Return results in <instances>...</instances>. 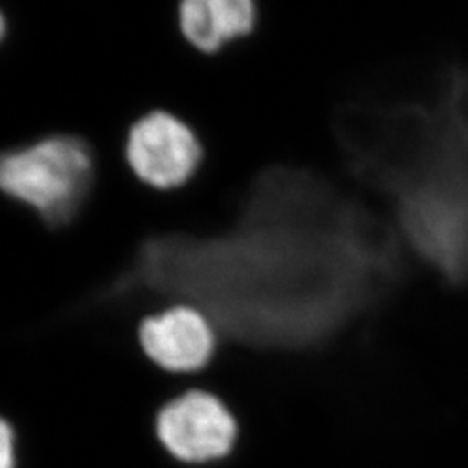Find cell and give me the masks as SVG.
<instances>
[{
    "label": "cell",
    "instance_id": "3",
    "mask_svg": "<svg viewBox=\"0 0 468 468\" xmlns=\"http://www.w3.org/2000/svg\"><path fill=\"white\" fill-rule=\"evenodd\" d=\"M125 160L135 177L158 191L187 185L203 162L197 133L181 118L156 110L139 118L125 143Z\"/></svg>",
    "mask_w": 468,
    "mask_h": 468
},
{
    "label": "cell",
    "instance_id": "4",
    "mask_svg": "<svg viewBox=\"0 0 468 468\" xmlns=\"http://www.w3.org/2000/svg\"><path fill=\"white\" fill-rule=\"evenodd\" d=\"M139 342L156 368L174 377H197L214 361L218 335L200 307L179 302L144 319Z\"/></svg>",
    "mask_w": 468,
    "mask_h": 468
},
{
    "label": "cell",
    "instance_id": "5",
    "mask_svg": "<svg viewBox=\"0 0 468 468\" xmlns=\"http://www.w3.org/2000/svg\"><path fill=\"white\" fill-rule=\"evenodd\" d=\"M259 21L257 0H181L179 28L187 44L218 54L250 37Z\"/></svg>",
    "mask_w": 468,
    "mask_h": 468
},
{
    "label": "cell",
    "instance_id": "2",
    "mask_svg": "<svg viewBox=\"0 0 468 468\" xmlns=\"http://www.w3.org/2000/svg\"><path fill=\"white\" fill-rule=\"evenodd\" d=\"M156 434L172 456L187 463H205L231 452L238 421L216 392L189 387L160 408Z\"/></svg>",
    "mask_w": 468,
    "mask_h": 468
},
{
    "label": "cell",
    "instance_id": "6",
    "mask_svg": "<svg viewBox=\"0 0 468 468\" xmlns=\"http://www.w3.org/2000/svg\"><path fill=\"white\" fill-rule=\"evenodd\" d=\"M16 467V448L13 427L0 419V468Z\"/></svg>",
    "mask_w": 468,
    "mask_h": 468
},
{
    "label": "cell",
    "instance_id": "7",
    "mask_svg": "<svg viewBox=\"0 0 468 468\" xmlns=\"http://www.w3.org/2000/svg\"><path fill=\"white\" fill-rule=\"evenodd\" d=\"M5 34H7V21H5V16L0 11V44L5 38Z\"/></svg>",
    "mask_w": 468,
    "mask_h": 468
},
{
    "label": "cell",
    "instance_id": "1",
    "mask_svg": "<svg viewBox=\"0 0 468 468\" xmlns=\"http://www.w3.org/2000/svg\"><path fill=\"white\" fill-rule=\"evenodd\" d=\"M96 176L92 146L79 135H49L0 153V191L50 226L67 224Z\"/></svg>",
    "mask_w": 468,
    "mask_h": 468
}]
</instances>
